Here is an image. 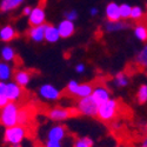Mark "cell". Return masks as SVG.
<instances>
[{
    "instance_id": "35",
    "label": "cell",
    "mask_w": 147,
    "mask_h": 147,
    "mask_svg": "<svg viewBox=\"0 0 147 147\" xmlns=\"http://www.w3.org/2000/svg\"><path fill=\"white\" fill-rule=\"evenodd\" d=\"M139 147H147V136H145V137L142 138V140L140 141Z\"/></svg>"
},
{
    "instance_id": "31",
    "label": "cell",
    "mask_w": 147,
    "mask_h": 147,
    "mask_svg": "<svg viewBox=\"0 0 147 147\" xmlns=\"http://www.w3.org/2000/svg\"><path fill=\"white\" fill-rule=\"evenodd\" d=\"M45 147H63L60 141H53V140H47L45 144Z\"/></svg>"
},
{
    "instance_id": "15",
    "label": "cell",
    "mask_w": 147,
    "mask_h": 147,
    "mask_svg": "<svg viewBox=\"0 0 147 147\" xmlns=\"http://www.w3.org/2000/svg\"><path fill=\"white\" fill-rule=\"evenodd\" d=\"M60 38L58 28L51 26V25H47L45 28V34H44V39H46L48 42H55L58 41V39Z\"/></svg>"
},
{
    "instance_id": "17",
    "label": "cell",
    "mask_w": 147,
    "mask_h": 147,
    "mask_svg": "<svg viewBox=\"0 0 147 147\" xmlns=\"http://www.w3.org/2000/svg\"><path fill=\"white\" fill-rule=\"evenodd\" d=\"M24 0H3L0 3V11L1 12H7V11H12L17 8Z\"/></svg>"
},
{
    "instance_id": "19",
    "label": "cell",
    "mask_w": 147,
    "mask_h": 147,
    "mask_svg": "<svg viewBox=\"0 0 147 147\" xmlns=\"http://www.w3.org/2000/svg\"><path fill=\"white\" fill-rule=\"evenodd\" d=\"M31 119V112L27 108H19V113H18V125L25 126L30 122Z\"/></svg>"
},
{
    "instance_id": "5",
    "label": "cell",
    "mask_w": 147,
    "mask_h": 147,
    "mask_svg": "<svg viewBox=\"0 0 147 147\" xmlns=\"http://www.w3.org/2000/svg\"><path fill=\"white\" fill-rule=\"evenodd\" d=\"M79 114L77 108H66V107H54L48 111L47 115L53 121H64Z\"/></svg>"
},
{
    "instance_id": "20",
    "label": "cell",
    "mask_w": 147,
    "mask_h": 147,
    "mask_svg": "<svg viewBox=\"0 0 147 147\" xmlns=\"http://www.w3.org/2000/svg\"><path fill=\"white\" fill-rule=\"evenodd\" d=\"M1 57L5 61H14L16 58H17L14 50L12 47H8V46L4 47L1 50Z\"/></svg>"
},
{
    "instance_id": "2",
    "label": "cell",
    "mask_w": 147,
    "mask_h": 147,
    "mask_svg": "<svg viewBox=\"0 0 147 147\" xmlns=\"http://www.w3.org/2000/svg\"><path fill=\"white\" fill-rule=\"evenodd\" d=\"M119 112V102L114 99H108L104 104L98 106L96 117L102 121H112Z\"/></svg>"
},
{
    "instance_id": "23",
    "label": "cell",
    "mask_w": 147,
    "mask_h": 147,
    "mask_svg": "<svg viewBox=\"0 0 147 147\" xmlns=\"http://www.w3.org/2000/svg\"><path fill=\"white\" fill-rule=\"evenodd\" d=\"M136 34L140 40H147V26L144 24H138V26L136 27Z\"/></svg>"
},
{
    "instance_id": "27",
    "label": "cell",
    "mask_w": 147,
    "mask_h": 147,
    "mask_svg": "<svg viewBox=\"0 0 147 147\" xmlns=\"http://www.w3.org/2000/svg\"><path fill=\"white\" fill-rule=\"evenodd\" d=\"M126 25L125 24H121L119 21H115V22H111L109 21V24L107 25V30L108 31H117V30H122V28H125Z\"/></svg>"
},
{
    "instance_id": "37",
    "label": "cell",
    "mask_w": 147,
    "mask_h": 147,
    "mask_svg": "<svg viewBox=\"0 0 147 147\" xmlns=\"http://www.w3.org/2000/svg\"><path fill=\"white\" fill-rule=\"evenodd\" d=\"M77 71L78 72H82L84 71V65H78L77 66Z\"/></svg>"
},
{
    "instance_id": "11",
    "label": "cell",
    "mask_w": 147,
    "mask_h": 147,
    "mask_svg": "<svg viewBox=\"0 0 147 147\" xmlns=\"http://www.w3.org/2000/svg\"><path fill=\"white\" fill-rule=\"evenodd\" d=\"M47 26V24H41V25H38V26H33L30 32H28V35L30 38L36 42L39 41H42L44 40V34H45V28Z\"/></svg>"
},
{
    "instance_id": "34",
    "label": "cell",
    "mask_w": 147,
    "mask_h": 147,
    "mask_svg": "<svg viewBox=\"0 0 147 147\" xmlns=\"http://www.w3.org/2000/svg\"><path fill=\"white\" fill-rule=\"evenodd\" d=\"M5 90H6V82L0 81V95L5 94Z\"/></svg>"
},
{
    "instance_id": "38",
    "label": "cell",
    "mask_w": 147,
    "mask_h": 147,
    "mask_svg": "<svg viewBox=\"0 0 147 147\" xmlns=\"http://www.w3.org/2000/svg\"><path fill=\"white\" fill-rule=\"evenodd\" d=\"M92 14H93V16H94V14H96V9H95V8L92 11Z\"/></svg>"
},
{
    "instance_id": "22",
    "label": "cell",
    "mask_w": 147,
    "mask_h": 147,
    "mask_svg": "<svg viewBox=\"0 0 147 147\" xmlns=\"http://www.w3.org/2000/svg\"><path fill=\"white\" fill-rule=\"evenodd\" d=\"M73 147H93V140L88 137L78 138L73 144Z\"/></svg>"
},
{
    "instance_id": "28",
    "label": "cell",
    "mask_w": 147,
    "mask_h": 147,
    "mask_svg": "<svg viewBox=\"0 0 147 147\" xmlns=\"http://www.w3.org/2000/svg\"><path fill=\"white\" fill-rule=\"evenodd\" d=\"M129 17L134 20H138L142 17V11L140 7H133L131 8V13H129Z\"/></svg>"
},
{
    "instance_id": "18",
    "label": "cell",
    "mask_w": 147,
    "mask_h": 147,
    "mask_svg": "<svg viewBox=\"0 0 147 147\" xmlns=\"http://www.w3.org/2000/svg\"><path fill=\"white\" fill-rule=\"evenodd\" d=\"M92 91H93V86L91 84L79 85L77 88V92H76V96H78L79 99L80 98H85V96H90L92 94Z\"/></svg>"
},
{
    "instance_id": "12",
    "label": "cell",
    "mask_w": 147,
    "mask_h": 147,
    "mask_svg": "<svg viewBox=\"0 0 147 147\" xmlns=\"http://www.w3.org/2000/svg\"><path fill=\"white\" fill-rule=\"evenodd\" d=\"M58 32H59V35L63 36V38H68L73 34L74 32V25L71 20H65L63 22H60V25L58 27Z\"/></svg>"
},
{
    "instance_id": "21",
    "label": "cell",
    "mask_w": 147,
    "mask_h": 147,
    "mask_svg": "<svg viewBox=\"0 0 147 147\" xmlns=\"http://www.w3.org/2000/svg\"><path fill=\"white\" fill-rule=\"evenodd\" d=\"M11 67L6 63L0 64V81H6L11 78Z\"/></svg>"
},
{
    "instance_id": "4",
    "label": "cell",
    "mask_w": 147,
    "mask_h": 147,
    "mask_svg": "<svg viewBox=\"0 0 147 147\" xmlns=\"http://www.w3.org/2000/svg\"><path fill=\"white\" fill-rule=\"evenodd\" d=\"M77 111L79 114L87 115V117H96L98 112V105L94 102V100L90 96L80 98L78 105H77Z\"/></svg>"
},
{
    "instance_id": "30",
    "label": "cell",
    "mask_w": 147,
    "mask_h": 147,
    "mask_svg": "<svg viewBox=\"0 0 147 147\" xmlns=\"http://www.w3.org/2000/svg\"><path fill=\"white\" fill-rule=\"evenodd\" d=\"M115 84L118 86H126L127 85V78L124 73H119V74L115 77Z\"/></svg>"
},
{
    "instance_id": "26",
    "label": "cell",
    "mask_w": 147,
    "mask_h": 147,
    "mask_svg": "<svg viewBox=\"0 0 147 147\" xmlns=\"http://www.w3.org/2000/svg\"><path fill=\"white\" fill-rule=\"evenodd\" d=\"M78 86H79V84H78L77 81H74V80H72V81H69L68 85H67L66 92H67L69 95H72V96H76V92H77Z\"/></svg>"
},
{
    "instance_id": "13",
    "label": "cell",
    "mask_w": 147,
    "mask_h": 147,
    "mask_svg": "<svg viewBox=\"0 0 147 147\" xmlns=\"http://www.w3.org/2000/svg\"><path fill=\"white\" fill-rule=\"evenodd\" d=\"M106 14H107V19L111 22H115L119 21L120 18V12H119V6L114 3H111L107 5L106 8Z\"/></svg>"
},
{
    "instance_id": "16",
    "label": "cell",
    "mask_w": 147,
    "mask_h": 147,
    "mask_svg": "<svg viewBox=\"0 0 147 147\" xmlns=\"http://www.w3.org/2000/svg\"><path fill=\"white\" fill-rule=\"evenodd\" d=\"M17 35V32L14 31V28L7 25V26H4L1 30H0V39L3 41H11L12 39H14Z\"/></svg>"
},
{
    "instance_id": "25",
    "label": "cell",
    "mask_w": 147,
    "mask_h": 147,
    "mask_svg": "<svg viewBox=\"0 0 147 147\" xmlns=\"http://www.w3.org/2000/svg\"><path fill=\"white\" fill-rule=\"evenodd\" d=\"M138 101L139 104L147 102V85H141L140 88L138 90Z\"/></svg>"
},
{
    "instance_id": "33",
    "label": "cell",
    "mask_w": 147,
    "mask_h": 147,
    "mask_svg": "<svg viewBox=\"0 0 147 147\" xmlns=\"http://www.w3.org/2000/svg\"><path fill=\"white\" fill-rule=\"evenodd\" d=\"M8 99L5 95H0V109H1L4 106H6V104H8Z\"/></svg>"
},
{
    "instance_id": "10",
    "label": "cell",
    "mask_w": 147,
    "mask_h": 147,
    "mask_svg": "<svg viewBox=\"0 0 147 147\" xmlns=\"http://www.w3.org/2000/svg\"><path fill=\"white\" fill-rule=\"evenodd\" d=\"M39 94L44 99H47V100H57L61 95L60 91L57 90L52 85H44V86H41L39 90Z\"/></svg>"
},
{
    "instance_id": "6",
    "label": "cell",
    "mask_w": 147,
    "mask_h": 147,
    "mask_svg": "<svg viewBox=\"0 0 147 147\" xmlns=\"http://www.w3.org/2000/svg\"><path fill=\"white\" fill-rule=\"evenodd\" d=\"M30 25L33 26H38L41 24H45V11H44V0L40 3L39 6H36L33 8L30 13V19H28Z\"/></svg>"
},
{
    "instance_id": "14",
    "label": "cell",
    "mask_w": 147,
    "mask_h": 147,
    "mask_svg": "<svg viewBox=\"0 0 147 147\" xmlns=\"http://www.w3.org/2000/svg\"><path fill=\"white\" fill-rule=\"evenodd\" d=\"M16 84L20 87H25L31 80V72L28 71H18L14 76Z\"/></svg>"
},
{
    "instance_id": "29",
    "label": "cell",
    "mask_w": 147,
    "mask_h": 147,
    "mask_svg": "<svg viewBox=\"0 0 147 147\" xmlns=\"http://www.w3.org/2000/svg\"><path fill=\"white\" fill-rule=\"evenodd\" d=\"M119 12H120V18H128L129 13H131V7L126 4H124L119 7Z\"/></svg>"
},
{
    "instance_id": "36",
    "label": "cell",
    "mask_w": 147,
    "mask_h": 147,
    "mask_svg": "<svg viewBox=\"0 0 147 147\" xmlns=\"http://www.w3.org/2000/svg\"><path fill=\"white\" fill-rule=\"evenodd\" d=\"M31 7H26L25 9H24V14H26V16H30V13H31Z\"/></svg>"
},
{
    "instance_id": "1",
    "label": "cell",
    "mask_w": 147,
    "mask_h": 147,
    "mask_svg": "<svg viewBox=\"0 0 147 147\" xmlns=\"http://www.w3.org/2000/svg\"><path fill=\"white\" fill-rule=\"evenodd\" d=\"M18 113H19V106L13 101H9L0 111V124L5 126L6 128L17 125Z\"/></svg>"
},
{
    "instance_id": "3",
    "label": "cell",
    "mask_w": 147,
    "mask_h": 147,
    "mask_svg": "<svg viewBox=\"0 0 147 147\" xmlns=\"http://www.w3.org/2000/svg\"><path fill=\"white\" fill-rule=\"evenodd\" d=\"M27 136V129L25 126H21V125H14V126H11L7 127L4 134V139L5 142L12 145V146H16L19 145L24 139L26 138Z\"/></svg>"
},
{
    "instance_id": "24",
    "label": "cell",
    "mask_w": 147,
    "mask_h": 147,
    "mask_svg": "<svg viewBox=\"0 0 147 147\" xmlns=\"http://www.w3.org/2000/svg\"><path fill=\"white\" fill-rule=\"evenodd\" d=\"M137 65L139 67H147V46L138 54V57H137Z\"/></svg>"
},
{
    "instance_id": "32",
    "label": "cell",
    "mask_w": 147,
    "mask_h": 147,
    "mask_svg": "<svg viewBox=\"0 0 147 147\" xmlns=\"http://www.w3.org/2000/svg\"><path fill=\"white\" fill-rule=\"evenodd\" d=\"M66 16V18H67V20H74V19H77V12L76 11H72V12H67V13L65 14Z\"/></svg>"
},
{
    "instance_id": "8",
    "label": "cell",
    "mask_w": 147,
    "mask_h": 147,
    "mask_svg": "<svg viewBox=\"0 0 147 147\" xmlns=\"http://www.w3.org/2000/svg\"><path fill=\"white\" fill-rule=\"evenodd\" d=\"M67 129L63 125H55L51 127L47 132V140H53V141H63L66 137Z\"/></svg>"
},
{
    "instance_id": "39",
    "label": "cell",
    "mask_w": 147,
    "mask_h": 147,
    "mask_svg": "<svg viewBox=\"0 0 147 147\" xmlns=\"http://www.w3.org/2000/svg\"><path fill=\"white\" fill-rule=\"evenodd\" d=\"M12 147H20L19 145H16V146H12Z\"/></svg>"
},
{
    "instance_id": "7",
    "label": "cell",
    "mask_w": 147,
    "mask_h": 147,
    "mask_svg": "<svg viewBox=\"0 0 147 147\" xmlns=\"http://www.w3.org/2000/svg\"><path fill=\"white\" fill-rule=\"evenodd\" d=\"M4 95L8 99V101L16 102L22 96V87H20L16 82H8L6 84V90Z\"/></svg>"
},
{
    "instance_id": "9",
    "label": "cell",
    "mask_w": 147,
    "mask_h": 147,
    "mask_svg": "<svg viewBox=\"0 0 147 147\" xmlns=\"http://www.w3.org/2000/svg\"><path fill=\"white\" fill-rule=\"evenodd\" d=\"M91 98L94 100V102L99 106L109 99V91L105 86H96L95 88H93Z\"/></svg>"
}]
</instances>
